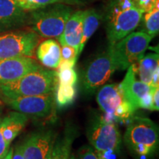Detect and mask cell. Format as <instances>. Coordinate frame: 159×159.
<instances>
[{"instance_id":"cell-24","label":"cell","mask_w":159,"mask_h":159,"mask_svg":"<svg viewBox=\"0 0 159 159\" xmlns=\"http://www.w3.org/2000/svg\"><path fill=\"white\" fill-rule=\"evenodd\" d=\"M78 55L74 47L64 45L61 48V61L76 63Z\"/></svg>"},{"instance_id":"cell-15","label":"cell","mask_w":159,"mask_h":159,"mask_svg":"<svg viewBox=\"0 0 159 159\" xmlns=\"http://www.w3.org/2000/svg\"><path fill=\"white\" fill-rule=\"evenodd\" d=\"M85 11L79 10L73 11L66 23L61 35L57 38L61 46H70L74 47L79 57V47L83 33V21Z\"/></svg>"},{"instance_id":"cell-18","label":"cell","mask_w":159,"mask_h":159,"mask_svg":"<svg viewBox=\"0 0 159 159\" xmlns=\"http://www.w3.org/2000/svg\"><path fill=\"white\" fill-rule=\"evenodd\" d=\"M27 122V115L15 111L3 118L1 121L2 125L4 138L9 144L23 130Z\"/></svg>"},{"instance_id":"cell-22","label":"cell","mask_w":159,"mask_h":159,"mask_svg":"<svg viewBox=\"0 0 159 159\" xmlns=\"http://www.w3.org/2000/svg\"><path fill=\"white\" fill-rule=\"evenodd\" d=\"M144 13L141 20L142 21L143 27V30L141 31L154 38L158 34L159 32V6Z\"/></svg>"},{"instance_id":"cell-32","label":"cell","mask_w":159,"mask_h":159,"mask_svg":"<svg viewBox=\"0 0 159 159\" xmlns=\"http://www.w3.org/2000/svg\"><path fill=\"white\" fill-rule=\"evenodd\" d=\"M2 105V100L0 99V105Z\"/></svg>"},{"instance_id":"cell-33","label":"cell","mask_w":159,"mask_h":159,"mask_svg":"<svg viewBox=\"0 0 159 159\" xmlns=\"http://www.w3.org/2000/svg\"><path fill=\"white\" fill-rule=\"evenodd\" d=\"M66 159H69V157H67V158H66Z\"/></svg>"},{"instance_id":"cell-28","label":"cell","mask_w":159,"mask_h":159,"mask_svg":"<svg viewBox=\"0 0 159 159\" xmlns=\"http://www.w3.org/2000/svg\"><path fill=\"white\" fill-rule=\"evenodd\" d=\"M159 87L156 89L153 95H152V111H158L159 110Z\"/></svg>"},{"instance_id":"cell-17","label":"cell","mask_w":159,"mask_h":159,"mask_svg":"<svg viewBox=\"0 0 159 159\" xmlns=\"http://www.w3.org/2000/svg\"><path fill=\"white\" fill-rule=\"evenodd\" d=\"M36 57L44 66L57 69L61 61V46L54 39L43 41L37 47Z\"/></svg>"},{"instance_id":"cell-8","label":"cell","mask_w":159,"mask_h":159,"mask_svg":"<svg viewBox=\"0 0 159 159\" xmlns=\"http://www.w3.org/2000/svg\"><path fill=\"white\" fill-rule=\"evenodd\" d=\"M40 41L34 31L0 33V61L16 57H31Z\"/></svg>"},{"instance_id":"cell-14","label":"cell","mask_w":159,"mask_h":159,"mask_svg":"<svg viewBox=\"0 0 159 159\" xmlns=\"http://www.w3.org/2000/svg\"><path fill=\"white\" fill-rule=\"evenodd\" d=\"M41 68L30 57H16L0 61V85L17 80L31 71Z\"/></svg>"},{"instance_id":"cell-3","label":"cell","mask_w":159,"mask_h":159,"mask_svg":"<svg viewBox=\"0 0 159 159\" xmlns=\"http://www.w3.org/2000/svg\"><path fill=\"white\" fill-rule=\"evenodd\" d=\"M55 80L56 71L41 67L17 80L0 85V91L7 97L48 94L54 91Z\"/></svg>"},{"instance_id":"cell-19","label":"cell","mask_w":159,"mask_h":159,"mask_svg":"<svg viewBox=\"0 0 159 159\" xmlns=\"http://www.w3.org/2000/svg\"><path fill=\"white\" fill-rule=\"evenodd\" d=\"M157 70H159V55L158 53H150L144 55L138 63H136V75L139 80L151 84L152 76Z\"/></svg>"},{"instance_id":"cell-4","label":"cell","mask_w":159,"mask_h":159,"mask_svg":"<svg viewBox=\"0 0 159 159\" xmlns=\"http://www.w3.org/2000/svg\"><path fill=\"white\" fill-rule=\"evenodd\" d=\"M72 13L71 5L66 3L51 4L35 10L30 14L32 29L39 36L58 38Z\"/></svg>"},{"instance_id":"cell-27","label":"cell","mask_w":159,"mask_h":159,"mask_svg":"<svg viewBox=\"0 0 159 159\" xmlns=\"http://www.w3.org/2000/svg\"><path fill=\"white\" fill-rule=\"evenodd\" d=\"M10 146H11V144H9L8 143L6 142L5 138H4L2 125L1 122H0V159L5 156L6 154L8 152Z\"/></svg>"},{"instance_id":"cell-25","label":"cell","mask_w":159,"mask_h":159,"mask_svg":"<svg viewBox=\"0 0 159 159\" xmlns=\"http://www.w3.org/2000/svg\"><path fill=\"white\" fill-rule=\"evenodd\" d=\"M136 5L144 13L152 11L158 5V0H135Z\"/></svg>"},{"instance_id":"cell-21","label":"cell","mask_w":159,"mask_h":159,"mask_svg":"<svg viewBox=\"0 0 159 159\" xmlns=\"http://www.w3.org/2000/svg\"><path fill=\"white\" fill-rule=\"evenodd\" d=\"M74 138V131L70 130L66 131L63 136L57 137L48 159H66L70 156Z\"/></svg>"},{"instance_id":"cell-26","label":"cell","mask_w":159,"mask_h":159,"mask_svg":"<svg viewBox=\"0 0 159 159\" xmlns=\"http://www.w3.org/2000/svg\"><path fill=\"white\" fill-rule=\"evenodd\" d=\"M78 159H99L96 152L90 147H83L80 150Z\"/></svg>"},{"instance_id":"cell-7","label":"cell","mask_w":159,"mask_h":159,"mask_svg":"<svg viewBox=\"0 0 159 159\" xmlns=\"http://www.w3.org/2000/svg\"><path fill=\"white\" fill-rule=\"evenodd\" d=\"M117 70L111 46L99 53L86 66L83 73L82 84L86 93H94L109 80Z\"/></svg>"},{"instance_id":"cell-16","label":"cell","mask_w":159,"mask_h":159,"mask_svg":"<svg viewBox=\"0 0 159 159\" xmlns=\"http://www.w3.org/2000/svg\"><path fill=\"white\" fill-rule=\"evenodd\" d=\"M27 18L26 11L13 0H0V29L22 25Z\"/></svg>"},{"instance_id":"cell-31","label":"cell","mask_w":159,"mask_h":159,"mask_svg":"<svg viewBox=\"0 0 159 159\" xmlns=\"http://www.w3.org/2000/svg\"><path fill=\"white\" fill-rule=\"evenodd\" d=\"M13 148H10L8 152L6 154L5 156H4L3 158L1 159H12V157H13Z\"/></svg>"},{"instance_id":"cell-11","label":"cell","mask_w":159,"mask_h":159,"mask_svg":"<svg viewBox=\"0 0 159 159\" xmlns=\"http://www.w3.org/2000/svg\"><path fill=\"white\" fill-rule=\"evenodd\" d=\"M75 66V63L61 61L57 69L53 92L55 103L61 108L72 104L76 96L77 75Z\"/></svg>"},{"instance_id":"cell-10","label":"cell","mask_w":159,"mask_h":159,"mask_svg":"<svg viewBox=\"0 0 159 159\" xmlns=\"http://www.w3.org/2000/svg\"><path fill=\"white\" fill-rule=\"evenodd\" d=\"M136 77V63H134L128 67L127 74L119 83L123 93L135 111L139 108L152 111V95L158 87L146 84L137 80Z\"/></svg>"},{"instance_id":"cell-12","label":"cell","mask_w":159,"mask_h":159,"mask_svg":"<svg viewBox=\"0 0 159 159\" xmlns=\"http://www.w3.org/2000/svg\"><path fill=\"white\" fill-rule=\"evenodd\" d=\"M4 100L16 111L38 117L50 116L55 105L53 93L38 96L5 97Z\"/></svg>"},{"instance_id":"cell-20","label":"cell","mask_w":159,"mask_h":159,"mask_svg":"<svg viewBox=\"0 0 159 159\" xmlns=\"http://www.w3.org/2000/svg\"><path fill=\"white\" fill-rule=\"evenodd\" d=\"M102 17L101 15L94 8L85 10L84 18L83 21V33L80 44L79 47V55L81 54L85 45L89 39L94 34L98 29Z\"/></svg>"},{"instance_id":"cell-6","label":"cell","mask_w":159,"mask_h":159,"mask_svg":"<svg viewBox=\"0 0 159 159\" xmlns=\"http://www.w3.org/2000/svg\"><path fill=\"white\" fill-rule=\"evenodd\" d=\"M152 39L143 31L132 32L111 45L117 70H126L130 66L138 63L144 57Z\"/></svg>"},{"instance_id":"cell-29","label":"cell","mask_w":159,"mask_h":159,"mask_svg":"<svg viewBox=\"0 0 159 159\" xmlns=\"http://www.w3.org/2000/svg\"><path fill=\"white\" fill-rule=\"evenodd\" d=\"M12 159H25L23 154V144H19L16 147L15 150H13Z\"/></svg>"},{"instance_id":"cell-30","label":"cell","mask_w":159,"mask_h":159,"mask_svg":"<svg viewBox=\"0 0 159 159\" xmlns=\"http://www.w3.org/2000/svg\"><path fill=\"white\" fill-rule=\"evenodd\" d=\"M71 5H83V4L90 2L91 0H68Z\"/></svg>"},{"instance_id":"cell-34","label":"cell","mask_w":159,"mask_h":159,"mask_svg":"<svg viewBox=\"0 0 159 159\" xmlns=\"http://www.w3.org/2000/svg\"><path fill=\"white\" fill-rule=\"evenodd\" d=\"M1 120H2V119H0V122H1Z\"/></svg>"},{"instance_id":"cell-2","label":"cell","mask_w":159,"mask_h":159,"mask_svg":"<svg viewBox=\"0 0 159 159\" xmlns=\"http://www.w3.org/2000/svg\"><path fill=\"white\" fill-rule=\"evenodd\" d=\"M158 127L147 117L133 116L124 135L125 144L129 150L141 158L150 156L158 145Z\"/></svg>"},{"instance_id":"cell-5","label":"cell","mask_w":159,"mask_h":159,"mask_svg":"<svg viewBox=\"0 0 159 159\" xmlns=\"http://www.w3.org/2000/svg\"><path fill=\"white\" fill-rule=\"evenodd\" d=\"M97 102L105 119L123 122L134 116L135 111L127 100L120 84L103 85L97 94Z\"/></svg>"},{"instance_id":"cell-9","label":"cell","mask_w":159,"mask_h":159,"mask_svg":"<svg viewBox=\"0 0 159 159\" xmlns=\"http://www.w3.org/2000/svg\"><path fill=\"white\" fill-rule=\"evenodd\" d=\"M144 14L137 6L105 13L106 33L108 43L114 45L136 30Z\"/></svg>"},{"instance_id":"cell-23","label":"cell","mask_w":159,"mask_h":159,"mask_svg":"<svg viewBox=\"0 0 159 159\" xmlns=\"http://www.w3.org/2000/svg\"><path fill=\"white\" fill-rule=\"evenodd\" d=\"M13 1L25 11H33L55 3H66L71 5L68 0H13Z\"/></svg>"},{"instance_id":"cell-1","label":"cell","mask_w":159,"mask_h":159,"mask_svg":"<svg viewBox=\"0 0 159 159\" xmlns=\"http://www.w3.org/2000/svg\"><path fill=\"white\" fill-rule=\"evenodd\" d=\"M86 136L99 159H116L122 136L116 122L103 116H95L87 127Z\"/></svg>"},{"instance_id":"cell-13","label":"cell","mask_w":159,"mask_h":159,"mask_svg":"<svg viewBox=\"0 0 159 159\" xmlns=\"http://www.w3.org/2000/svg\"><path fill=\"white\" fill-rule=\"evenodd\" d=\"M57 138V133L43 129L32 133L22 143L25 159H48Z\"/></svg>"}]
</instances>
